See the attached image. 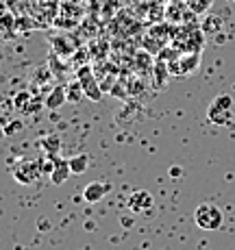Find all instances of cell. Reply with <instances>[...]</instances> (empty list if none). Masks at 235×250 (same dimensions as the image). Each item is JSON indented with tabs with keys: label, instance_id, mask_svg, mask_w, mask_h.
Masks as SVG:
<instances>
[{
	"label": "cell",
	"instance_id": "cell-2",
	"mask_svg": "<svg viewBox=\"0 0 235 250\" xmlns=\"http://www.w3.org/2000/svg\"><path fill=\"white\" fill-rule=\"evenodd\" d=\"M207 120L218 126H229L233 122V98L229 94H220L212 100L207 109Z\"/></svg>",
	"mask_w": 235,
	"mask_h": 250
},
{
	"label": "cell",
	"instance_id": "cell-20",
	"mask_svg": "<svg viewBox=\"0 0 235 250\" xmlns=\"http://www.w3.org/2000/svg\"><path fill=\"white\" fill-rule=\"evenodd\" d=\"M4 11H7V7H4V2H2V0H0V16H2Z\"/></svg>",
	"mask_w": 235,
	"mask_h": 250
},
{
	"label": "cell",
	"instance_id": "cell-18",
	"mask_svg": "<svg viewBox=\"0 0 235 250\" xmlns=\"http://www.w3.org/2000/svg\"><path fill=\"white\" fill-rule=\"evenodd\" d=\"M83 94L85 91H83V87H81V83H74V85L68 87V100H72V103H79Z\"/></svg>",
	"mask_w": 235,
	"mask_h": 250
},
{
	"label": "cell",
	"instance_id": "cell-13",
	"mask_svg": "<svg viewBox=\"0 0 235 250\" xmlns=\"http://www.w3.org/2000/svg\"><path fill=\"white\" fill-rule=\"evenodd\" d=\"M183 2H185V9L192 11L194 16H205L214 7V0H183Z\"/></svg>",
	"mask_w": 235,
	"mask_h": 250
},
{
	"label": "cell",
	"instance_id": "cell-3",
	"mask_svg": "<svg viewBox=\"0 0 235 250\" xmlns=\"http://www.w3.org/2000/svg\"><path fill=\"white\" fill-rule=\"evenodd\" d=\"M194 222L203 230H218L222 227V211L214 203H200L194 211Z\"/></svg>",
	"mask_w": 235,
	"mask_h": 250
},
{
	"label": "cell",
	"instance_id": "cell-21",
	"mask_svg": "<svg viewBox=\"0 0 235 250\" xmlns=\"http://www.w3.org/2000/svg\"><path fill=\"white\" fill-rule=\"evenodd\" d=\"M155 2H179V0H155Z\"/></svg>",
	"mask_w": 235,
	"mask_h": 250
},
{
	"label": "cell",
	"instance_id": "cell-19",
	"mask_svg": "<svg viewBox=\"0 0 235 250\" xmlns=\"http://www.w3.org/2000/svg\"><path fill=\"white\" fill-rule=\"evenodd\" d=\"M181 174H183V170H181V167H170V176H174V179H176V176H181Z\"/></svg>",
	"mask_w": 235,
	"mask_h": 250
},
{
	"label": "cell",
	"instance_id": "cell-14",
	"mask_svg": "<svg viewBox=\"0 0 235 250\" xmlns=\"http://www.w3.org/2000/svg\"><path fill=\"white\" fill-rule=\"evenodd\" d=\"M16 26H18L16 18H13L9 11H4L2 16H0V33H2L7 40H9V37H13V33H16Z\"/></svg>",
	"mask_w": 235,
	"mask_h": 250
},
{
	"label": "cell",
	"instance_id": "cell-7",
	"mask_svg": "<svg viewBox=\"0 0 235 250\" xmlns=\"http://www.w3.org/2000/svg\"><path fill=\"white\" fill-rule=\"evenodd\" d=\"M76 79H79V83H81V87H83L85 96H89L92 100H100V98H103V91H100L98 83H96L94 72L89 70L87 65L79 68V74H76Z\"/></svg>",
	"mask_w": 235,
	"mask_h": 250
},
{
	"label": "cell",
	"instance_id": "cell-6",
	"mask_svg": "<svg viewBox=\"0 0 235 250\" xmlns=\"http://www.w3.org/2000/svg\"><path fill=\"white\" fill-rule=\"evenodd\" d=\"M42 172H44L42 161L24 159V161H20L16 167H13V179H16L18 183H22V185H33L35 181H40Z\"/></svg>",
	"mask_w": 235,
	"mask_h": 250
},
{
	"label": "cell",
	"instance_id": "cell-12",
	"mask_svg": "<svg viewBox=\"0 0 235 250\" xmlns=\"http://www.w3.org/2000/svg\"><path fill=\"white\" fill-rule=\"evenodd\" d=\"M68 100V89L64 87V85H57L55 89L48 94V98H46V107L48 109H59L61 104Z\"/></svg>",
	"mask_w": 235,
	"mask_h": 250
},
{
	"label": "cell",
	"instance_id": "cell-11",
	"mask_svg": "<svg viewBox=\"0 0 235 250\" xmlns=\"http://www.w3.org/2000/svg\"><path fill=\"white\" fill-rule=\"evenodd\" d=\"M152 76H155V87L164 89L168 83V76H170V65L164 59H157L155 65H152Z\"/></svg>",
	"mask_w": 235,
	"mask_h": 250
},
{
	"label": "cell",
	"instance_id": "cell-1",
	"mask_svg": "<svg viewBox=\"0 0 235 250\" xmlns=\"http://www.w3.org/2000/svg\"><path fill=\"white\" fill-rule=\"evenodd\" d=\"M172 42L181 52H200L205 46V31L196 28L194 24H183V26L174 28Z\"/></svg>",
	"mask_w": 235,
	"mask_h": 250
},
{
	"label": "cell",
	"instance_id": "cell-15",
	"mask_svg": "<svg viewBox=\"0 0 235 250\" xmlns=\"http://www.w3.org/2000/svg\"><path fill=\"white\" fill-rule=\"evenodd\" d=\"M87 166H89V155H85V152H81V155H76L70 159L72 174H85V172H87Z\"/></svg>",
	"mask_w": 235,
	"mask_h": 250
},
{
	"label": "cell",
	"instance_id": "cell-22",
	"mask_svg": "<svg viewBox=\"0 0 235 250\" xmlns=\"http://www.w3.org/2000/svg\"><path fill=\"white\" fill-rule=\"evenodd\" d=\"M231 2H235V0H231Z\"/></svg>",
	"mask_w": 235,
	"mask_h": 250
},
{
	"label": "cell",
	"instance_id": "cell-17",
	"mask_svg": "<svg viewBox=\"0 0 235 250\" xmlns=\"http://www.w3.org/2000/svg\"><path fill=\"white\" fill-rule=\"evenodd\" d=\"M220 28H222V20H220L218 16H207L203 22V31L209 33V35H215V33H220Z\"/></svg>",
	"mask_w": 235,
	"mask_h": 250
},
{
	"label": "cell",
	"instance_id": "cell-10",
	"mask_svg": "<svg viewBox=\"0 0 235 250\" xmlns=\"http://www.w3.org/2000/svg\"><path fill=\"white\" fill-rule=\"evenodd\" d=\"M72 174L70 170V159H61V157H52V170H50V181L55 185L68 181V176Z\"/></svg>",
	"mask_w": 235,
	"mask_h": 250
},
{
	"label": "cell",
	"instance_id": "cell-5",
	"mask_svg": "<svg viewBox=\"0 0 235 250\" xmlns=\"http://www.w3.org/2000/svg\"><path fill=\"white\" fill-rule=\"evenodd\" d=\"M198 63H200V52H181V55H176L172 61H168L170 74H176V76L194 74V72L198 70Z\"/></svg>",
	"mask_w": 235,
	"mask_h": 250
},
{
	"label": "cell",
	"instance_id": "cell-8",
	"mask_svg": "<svg viewBox=\"0 0 235 250\" xmlns=\"http://www.w3.org/2000/svg\"><path fill=\"white\" fill-rule=\"evenodd\" d=\"M109 189H111V187H109L107 183H100V181L87 183L85 189H83V200L85 203H89V205H96L109 194Z\"/></svg>",
	"mask_w": 235,
	"mask_h": 250
},
{
	"label": "cell",
	"instance_id": "cell-16",
	"mask_svg": "<svg viewBox=\"0 0 235 250\" xmlns=\"http://www.w3.org/2000/svg\"><path fill=\"white\" fill-rule=\"evenodd\" d=\"M40 146L46 150V155H48V157H57V155H59V146H61V142H59V137H57V135H46V137L40 142Z\"/></svg>",
	"mask_w": 235,
	"mask_h": 250
},
{
	"label": "cell",
	"instance_id": "cell-9",
	"mask_svg": "<svg viewBox=\"0 0 235 250\" xmlns=\"http://www.w3.org/2000/svg\"><path fill=\"white\" fill-rule=\"evenodd\" d=\"M152 207V196L148 194L146 189H135L131 196H128V209L133 213H144Z\"/></svg>",
	"mask_w": 235,
	"mask_h": 250
},
{
	"label": "cell",
	"instance_id": "cell-4",
	"mask_svg": "<svg viewBox=\"0 0 235 250\" xmlns=\"http://www.w3.org/2000/svg\"><path fill=\"white\" fill-rule=\"evenodd\" d=\"M172 35H174V28H172L170 24H155V26L144 35L142 46L146 48L148 52H161L172 42Z\"/></svg>",
	"mask_w": 235,
	"mask_h": 250
}]
</instances>
